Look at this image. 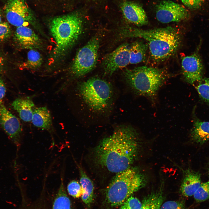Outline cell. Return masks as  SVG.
<instances>
[{
	"label": "cell",
	"mask_w": 209,
	"mask_h": 209,
	"mask_svg": "<svg viewBox=\"0 0 209 209\" xmlns=\"http://www.w3.org/2000/svg\"><path fill=\"white\" fill-rule=\"evenodd\" d=\"M194 86L200 97L204 101L209 103V78H203Z\"/></svg>",
	"instance_id": "obj_24"
},
{
	"label": "cell",
	"mask_w": 209,
	"mask_h": 209,
	"mask_svg": "<svg viewBox=\"0 0 209 209\" xmlns=\"http://www.w3.org/2000/svg\"><path fill=\"white\" fill-rule=\"evenodd\" d=\"M67 190L69 195L75 198L81 196L82 190L81 186L79 182L75 180L70 181L68 184Z\"/></svg>",
	"instance_id": "obj_26"
},
{
	"label": "cell",
	"mask_w": 209,
	"mask_h": 209,
	"mask_svg": "<svg viewBox=\"0 0 209 209\" xmlns=\"http://www.w3.org/2000/svg\"><path fill=\"white\" fill-rule=\"evenodd\" d=\"M99 45L100 40L95 36L78 50L70 68L72 77H82L94 69L97 62Z\"/></svg>",
	"instance_id": "obj_7"
},
{
	"label": "cell",
	"mask_w": 209,
	"mask_h": 209,
	"mask_svg": "<svg viewBox=\"0 0 209 209\" xmlns=\"http://www.w3.org/2000/svg\"><path fill=\"white\" fill-rule=\"evenodd\" d=\"M79 171L80 183L82 190V199L85 204L89 205L93 200V185L91 180L81 168L80 167Z\"/></svg>",
	"instance_id": "obj_19"
},
{
	"label": "cell",
	"mask_w": 209,
	"mask_h": 209,
	"mask_svg": "<svg viewBox=\"0 0 209 209\" xmlns=\"http://www.w3.org/2000/svg\"><path fill=\"white\" fill-rule=\"evenodd\" d=\"M1 23V16L0 12V23Z\"/></svg>",
	"instance_id": "obj_34"
},
{
	"label": "cell",
	"mask_w": 209,
	"mask_h": 209,
	"mask_svg": "<svg viewBox=\"0 0 209 209\" xmlns=\"http://www.w3.org/2000/svg\"><path fill=\"white\" fill-rule=\"evenodd\" d=\"M42 205L40 204L33 205L30 206L27 209H48L44 205Z\"/></svg>",
	"instance_id": "obj_32"
},
{
	"label": "cell",
	"mask_w": 209,
	"mask_h": 209,
	"mask_svg": "<svg viewBox=\"0 0 209 209\" xmlns=\"http://www.w3.org/2000/svg\"><path fill=\"white\" fill-rule=\"evenodd\" d=\"M4 9L6 19L11 25L17 27L30 24L42 33L35 18L24 0H8Z\"/></svg>",
	"instance_id": "obj_8"
},
{
	"label": "cell",
	"mask_w": 209,
	"mask_h": 209,
	"mask_svg": "<svg viewBox=\"0 0 209 209\" xmlns=\"http://www.w3.org/2000/svg\"><path fill=\"white\" fill-rule=\"evenodd\" d=\"M160 209H188L183 202L181 201H169L162 204Z\"/></svg>",
	"instance_id": "obj_28"
},
{
	"label": "cell",
	"mask_w": 209,
	"mask_h": 209,
	"mask_svg": "<svg viewBox=\"0 0 209 209\" xmlns=\"http://www.w3.org/2000/svg\"><path fill=\"white\" fill-rule=\"evenodd\" d=\"M139 137L136 131L131 126L117 128L96 147L94 154L97 163L109 171L116 173L129 167L139 153Z\"/></svg>",
	"instance_id": "obj_1"
},
{
	"label": "cell",
	"mask_w": 209,
	"mask_h": 209,
	"mask_svg": "<svg viewBox=\"0 0 209 209\" xmlns=\"http://www.w3.org/2000/svg\"><path fill=\"white\" fill-rule=\"evenodd\" d=\"M52 209H72L62 180L54 201Z\"/></svg>",
	"instance_id": "obj_23"
},
{
	"label": "cell",
	"mask_w": 209,
	"mask_h": 209,
	"mask_svg": "<svg viewBox=\"0 0 209 209\" xmlns=\"http://www.w3.org/2000/svg\"><path fill=\"white\" fill-rule=\"evenodd\" d=\"M148 48L147 44L142 41L132 43L129 46L130 63L136 64L144 61Z\"/></svg>",
	"instance_id": "obj_20"
},
{
	"label": "cell",
	"mask_w": 209,
	"mask_h": 209,
	"mask_svg": "<svg viewBox=\"0 0 209 209\" xmlns=\"http://www.w3.org/2000/svg\"><path fill=\"white\" fill-rule=\"evenodd\" d=\"M121 9L124 16L130 22L139 26L148 23L146 14L139 4L131 1H125L122 3Z\"/></svg>",
	"instance_id": "obj_14"
},
{
	"label": "cell",
	"mask_w": 209,
	"mask_h": 209,
	"mask_svg": "<svg viewBox=\"0 0 209 209\" xmlns=\"http://www.w3.org/2000/svg\"><path fill=\"white\" fill-rule=\"evenodd\" d=\"M157 19L163 23L178 22L189 17L188 11L184 6L170 0H164L156 7Z\"/></svg>",
	"instance_id": "obj_9"
},
{
	"label": "cell",
	"mask_w": 209,
	"mask_h": 209,
	"mask_svg": "<svg viewBox=\"0 0 209 209\" xmlns=\"http://www.w3.org/2000/svg\"><path fill=\"white\" fill-rule=\"evenodd\" d=\"M124 75L128 85L135 93L151 98L156 96L167 76L162 70L146 66L127 69Z\"/></svg>",
	"instance_id": "obj_5"
},
{
	"label": "cell",
	"mask_w": 209,
	"mask_h": 209,
	"mask_svg": "<svg viewBox=\"0 0 209 209\" xmlns=\"http://www.w3.org/2000/svg\"><path fill=\"white\" fill-rule=\"evenodd\" d=\"M200 46V44L193 54L183 57L182 59L184 78L187 82L193 85L203 78L204 67L199 53Z\"/></svg>",
	"instance_id": "obj_10"
},
{
	"label": "cell",
	"mask_w": 209,
	"mask_h": 209,
	"mask_svg": "<svg viewBox=\"0 0 209 209\" xmlns=\"http://www.w3.org/2000/svg\"><path fill=\"white\" fill-rule=\"evenodd\" d=\"M77 89L87 105L95 111H104L111 104L113 90L110 84L98 78L79 83Z\"/></svg>",
	"instance_id": "obj_6"
},
{
	"label": "cell",
	"mask_w": 209,
	"mask_h": 209,
	"mask_svg": "<svg viewBox=\"0 0 209 209\" xmlns=\"http://www.w3.org/2000/svg\"><path fill=\"white\" fill-rule=\"evenodd\" d=\"M43 62L42 56L37 50H29L27 53L26 60L20 65V67L23 69L35 70L41 66Z\"/></svg>",
	"instance_id": "obj_22"
},
{
	"label": "cell",
	"mask_w": 209,
	"mask_h": 209,
	"mask_svg": "<svg viewBox=\"0 0 209 209\" xmlns=\"http://www.w3.org/2000/svg\"><path fill=\"white\" fill-rule=\"evenodd\" d=\"M147 182L146 176L137 167H130L117 173L106 190L105 202L111 208L120 206Z\"/></svg>",
	"instance_id": "obj_4"
},
{
	"label": "cell",
	"mask_w": 209,
	"mask_h": 209,
	"mask_svg": "<svg viewBox=\"0 0 209 209\" xmlns=\"http://www.w3.org/2000/svg\"><path fill=\"white\" fill-rule=\"evenodd\" d=\"M11 30L8 23H0V40H4L9 37L11 34Z\"/></svg>",
	"instance_id": "obj_29"
},
{
	"label": "cell",
	"mask_w": 209,
	"mask_h": 209,
	"mask_svg": "<svg viewBox=\"0 0 209 209\" xmlns=\"http://www.w3.org/2000/svg\"><path fill=\"white\" fill-rule=\"evenodd\" d=\"M6 87L3 79L0 77V103L5 96L6 93Z\"/></svg>",
	"instance_id": "obj_31"
},
{
	"label": "cell",
	"mask_w": 209,
	"mask_h": 209,
	"mask_svg": "<svg viewBox=\"0 0 209 209\" xmlns=\"http://www.w3.org/2000/svg\"><path fill=\"white\" fill-rule=\"evenodd\" d=\"M49 28L56 45L51 54L55 61L62 58L75 44L82 30V21L76 14L58 16L51 21Z\"/></svg>",
	"instance_id": "obj_3"
},
{
	"label": "cell",
	"mask_w": 209,
	"mask_h": 209,
	"mask_svg": "<svg viewBox=\"0 0 209 209\" xmlns=\"http://www.w3.org/2000/svg\"><path fill=\"white\" fill-rule=\"evenodd\" d=\"M201 183L199 174L190 171H187L181 186V194L185 197L193 196Z\"/></svg>",
	"instance_id": "obj_15"
},
{
	"label": "cell",
	"mask_w": 209,
	"mask_h": 209,
	"mask_svg": "<svg viewBox=\"0 0 209 209\" xmlns=\"http://www.w3.org/2000/svg\"><path fill=\"white\" fill-rule=\"evenodd\" d=\"M122 36L138 37L146 41L151 56L156 62H163L174 55L181 42V35L176 28L171 26L143 30L127 27L120 31Z\"/></svg>",
	"instance_id": "obj_2"
},
{
	"label": "cell",
	"mask_w": 209,
	"mask_h": 209,
	"mask_svg": "<svg viewBox=\"0 0 209 209\" xmlns=\"http://www.w3.org/2000/svg\"><path fill=\"white\" fill-rule=\"evenodd\" d=\"M129 63V46L124 43L105 57L103 65L105 73L111 75L117 70L125 67Z\"/></svg>",
	"instance_id": "obj_11"
},
{
	"label": "cell",
	"mask_w": 209,
	"mask_h": 209,
	"mask_svg": "<svg viewBox=\"0 0 209 209\" xmlns=\"http://www.w3.org/2000/svg\"><path fill=\"white\" fill-rule=\"evenodd\" d=\"M3 65V59L0 51V71L2 69Z\"/></svg>",
	"instance_id": "obj_33"
},
{
	"label": "cell",
	"mask_w": 209,
	"mask_h": 209,
	"mask_svg": "<svg viewBox=\"0 0 209 209\" xmlns=\"http://www.w3.org/2000/svg\"><path fill=\"white\" fill-rule=\"evenodd\" d=\"M11 105L22 120L26 122L31 121L33 113V108L35 106L32 100L28 98H18L12 102Z\"/></svg>",
	"instance_id": "obj_17"
},
{
	"label": "cell",
	"mask_w": 209,
	"mask_h": 209,
	"mask_svg": "<svg viewBox=\"0 0 209 209\" xmlns=\"http://www.w3.org/2000/svg\"><path fill=\"white\" fill-rule=\"evenodd\" d=\"M142 203L136 197L131 196L122 204L119 209H140Z\"/></svg>",
	"instance_id": "obj_27"
},
{
	"label": "cell",
	"mask_w": 209,
	"mask_h": 209,
	"mask_svg": "<svg viewBox=\"0 0 209 209\" xmlns=\"http://www.w3.org/2000/svg\"><path fill=\"white\" fill-rule=\"evenodd\" d=\"M163 185L156 192L144 198L140 209H160L163 200Z\"/></svg>",
	"instance_id": "obj_21"
},
{
	"label": "cell",
	"mask_w": 209,
	"mask_h": 209,
	"mask_svg": "<svg viewBox=\"0 0 209 209\" xmlns=\"http://www.w3.org/2000/svg\"><path fill=\"white\" fill-rule=\"evenodd\" d=\"M31 121L36 127L48 131L52 128L51 114L46 107L35 108L34 109Z\"/></svg>",
	"instance_id": "obj_16"
},
{
	"label": "cell",
	"mask_w": 209,
	"mask_h": 209,
	"mask_svg": "<svg viewBox=\"0 0 209 209\" xmlns=\"http://www.w3.org/2000/svg\"><path fill=\"white\" fill-rule=\"evenodd\" d=\"M197 202L205 201L209 199V181L201 183L193 195Z\"/></svg>",
	"instance_id": "obj_25"
},
{
	"label": "cell",
	"mask_w": 209,
	"mask_h": 209,
	"mask_svg": "<svg viewBox=\"0 0 209 209\" xmlns=\"http://www.w3.org/2000/svg\"><path fill=\"white\" fill-rule=\"evenodd\" d=\"M184 5L192 9L199 8L204 2V0H180Z\"/></svg>",
	"instance_id": "obj_30"
},
{
	"label": "cell",
	"mask_w": 209,
	"mask_h": 209,
	"mask_svg": "<svg viewBox=\"0 0 209 209\" xmlns=\"http://www.w3.org/2000/svg\"><path fill=\"white\" fill-rule=\"evenodd\" d=\"M0 124L9 138L17 146L20 144L22 128L18 118L0 103Z\"/></svg>",
	"instance_id": "obj_12"
},
{
	"label": "cell",
	"mask_w": 209,
	"mask_h": 209,
	"mask_svg": "<svg viewBox=\"0 0 209 209\" xmlns=\"http://www.w3.org/2000/svg\"><path fill=\"white\" fill-rule=\"evenodd\" d=\"M191 137L194 141L202 144L209 140V122L198 119L193 122L191 132Z\"/></svg>",
	"instance_id": "obj_18"
},
{
	"label": "cell",
	"mask_w": 209,
	"mask_h": 209,
	"mask_svg": "<svg viewBox=\"0 0 209 209\" xmlns=\"http://www.w3.org/2000/svg\"><path fill=\"white\" fill-rule=\"evenodd\" d=\"M14 40L21 49L42 50L44 46L43 42L39 36L32 29L26 26L17 27Z\"/></svg>",
	"instance_id": "obj_13"
}]
</instances>
